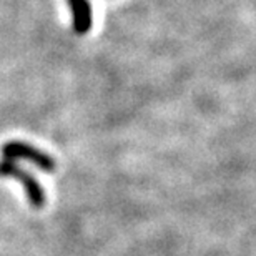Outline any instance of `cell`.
Listing matches in <instances>:
<instances>
[{
    "label": "cell",
    "mask_w": 256,
    "mask_h": 256,
    "mask_svg": "<svg viewBox=\"0 0 256 256\" xmlns=\"http://www.w3.org/2000/svg\"><path fill=\"white\" fill-rule=\"evenodd\" d=\"M0 152H2L5 160H27L34 163L35 166H38L40 170L48 173L55 172V168H57V163L52 156L24 142H8L2 146Z\"/></svg>",
    "instance_id": "obj_1"
},
{
    "label": "cell",
    "mask_w": 256,
    "mask_h": 256,
    "mask_svg": "<svg viewBox=\"0 0 256 256\" xmlns=\"http://www.w3.org/2000/svg\"><path fill=\"white\" fill-rule=\"evenodd\" d=\"M74 15V30L75 34L85 35L90 32L94 18H92V7L88 0H66Z\"/></svg>",
    "instance_id": "obj_3"
},
{
    "label": "cell",
    "mask_w": 256,
    "mask_h": 256,
    "mask_svg": "<svg viewBox=\"0 0 256 256\" xmlns=\"http://www.w3.org/2000/svg\"><path fill=\"white\" fill-rule=\"evenodd\" d=\"M0 176L2 178H14L20 182L25 188V193L28 196V202L34 208H42L45 203V193L42 185L30 175L28 172L22 170L15 160H4L0 163Z\"/></svg>",
    "instance_id": "obj_2"
}]
</instances>
